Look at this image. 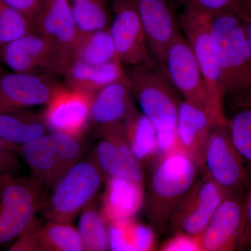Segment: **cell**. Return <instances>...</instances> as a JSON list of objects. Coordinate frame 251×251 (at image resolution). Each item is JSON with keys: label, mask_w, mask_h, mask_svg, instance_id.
Returning <instances> with one entry per match:
<instances>
[{"label": "cell", "mask_w": 251, "mask_h": 251, "mask_svg": "<svg viewBox=\"0 0 251 251\" xmlns=\"http://www.w3.org/2000/svg\"><path fill=\"white\" fill-rule=\"evenodd\" d=\"M228 110L227 125L231 139L251 180V98Z\"/></svg>", "instance_id": "83f0119b"}, {"label": "cell", "mask_w": 251, "mask_h": 251, "mask_svg": "<svg viewBox=\"0 0 251 251\" xmlns=\"http://www.w3.org/2000/svg\"><path fill=\"white\" fill-rule=\"evenodd\" d=\"M162 251H203L201 237L183 232H173L172 237L161 244Z\"/></svg>", "instance_id": "d6a6232c"}, {"label": "cell", "mask_w": 251, "mask_h": 251, "mask_svg": "<svg viewBox=\"0 0 251 251\" xmlns=\"http://www.w3.org/2000/svg\"><path fill=\"white\" fill-rule=\"evenodd\" d=\"M64 85L58 75L16 72L0 67V113L46 105Z\"/></svg>", "instance_id": "9c48e42d"}, {"label": "cell", "mask_w": 251, "mask_h": 251, "mask_svg": "<svg viewBox=\"0 0 251 251\" xmlns=\"http://www.w3.org/2000/svg\"><path fill=\"white\" fill-rule=\"evenodd\" d=\"M99 131L100 139L94 156L104 179L122 176L145 184L143 167L130 151L124 122L100 128Z\"/></svg>", "instance_id": "2e32d148"}, {"label": "cell", "mask_w": 251, "mask_h": 251, "mask_svg": "<svg viewBox=\"0 0 251 251\" xmlns=\"http://www.w3.org/2000/svg\"><path fill=\"white\" fill-rule=\"evenodd\" d=\"M36 31L50 42L67 67L80 32L68 0H42L34 20Z\"/></svg>", "instance_id": "ac0fdd59"}, {"label": "cell", "mask_w": 251, "mask_h": 251, "mask_svg": "<svg viewBox=\"0 0 251 251\" xmlns=\"http://www.w3.org/2000/svg\"><path fill=\"white\" fill-rule=\"evenodd\" d=\"M242 251H251V186L248 191L246 200V218Z\"/></svg>", "instance_id": "d590c367"}, {"label": "cell", "mask_w": 251, "mask_h": 251, "mask_svg": "<svg viewBox=\"0 0 251 251\" xmlns=\"http://www.w3.org/2000/svg\"><path fill=\"white\" fill-rule=\"evenodd\" d=\"M116 59H119L116 48L109 27L81 33L72 56V60L91 65H99Z\"/></svg>", "instance_id": "484cf974"}, {"label": "cell", "mask_w": 251, "mask_h": 251, "mask_svg": "<svg viewBox=\"0 0 251 251\" xmlns=\"http://www.w3.org/2000/svg\"><path fill=\"white\" fill-rule=\"evenodd\" d=\"M0 1L27 16L28 18H30L34 24V20L40 8L42 0H0Z\"/></svg>", "instance_id": "e575fe53"}, {"label": "cell", "mask_w": 251, "mask_h": 251, "mask_svg": "<svg viewBox=\"0 0 251 251\" xmlns=\"http://www.w3.org/2000/svg\"><path fill=\"white\" fill-rule=\"evenodd\" d=\"M105 181L100 210L108 224L135 218L145 204V184L122 176Z\"/></svg>", "instance_id": "d6986e66"}, {"label": "cell", "mask_w": 251, "mask_h": 251, "mask_svg": "<svg viewBox=\"0 0 251 251\" xmlns=\"http://www.w3.org/2000/svg\"><path fill=\"white\" fill-rule=\"evenodd\" d=\"M185 6L195 8L206 11L209 14H216L226 10H236L239 6V0H181Z\"/></svg>", "instance_id": "836d02e7"}, {"label": "cell", "mask_w": 251, "mask_h": 251, "mask_svg": "<svg viewBox=\"0 0 251 251\" xmlns=\"http://www.w3.org/2000/svg\"><path fill=\"white\" fill-rule=\"evenodd\" d=\"M201 171L227 195L247 193L251 180L242 156L234 147L228 125L211 128L203 151Z\"/></svg>", "instance_id": "ba28073f"}, {"label": "cell", "mask_w": 251, "mask_h": 251, "mask_svg": "<svg viewBox=\"0 0 251 251\" xmlns=\"http://www.w3.org/2000/svg\"><path fill=\"white\" fill-rule=\"evenodd\" d=\"M247 193L225 198L201 235L203 251H242Z\"/></svg>", "instance_id": "4fadbf2b"}, {"label": "cell", "mask_w": 251, "mask_h": 251, "mask_svg": "<svg viewBox=\"0 0 251 251\" xmlns=\"http://www.w3.org/2000/svg\"><path fill=\"white\" fill-rule=\"evenodd\" d=\"M163 69L184 100L209 113L207 92L202 73L181 31L167 50Z\"/></svg>", "instance_id": "5bb4252c"}, {"label": "cell", "mask_w": 251, "mask_h": 251, "mask_svg": "<svg viewBox=\"0 0 251 251\" xmlns=\"http://www.w3.org/2000/svg\"><path fill=\"white\" fill-rule=\"evenodd\" d=\"M237 9H240L247 14L251 15V0H239Z\"/></svg>", "instance_id": "74e56055"}, {"label": "cell", "mask_w": 251, "mask_h": 251, "mask_svg": "<svg viewBox=\"0 0 251 251\" xmlns=\"http://www.w3.org/2000/svg\"><path fill=\"white\" fill-rule=\"evenodd\" d=\"M151 163L144 206L150 225L158 233H165L202 171L192 157L177 148L157 156Z\"/></svg>", "instance_id": "6da1fadb"}, {"label": "cell", "mask_w": 251, "mask_h": 251, "mask_svg": "<svg viewBox=\"0 0 251 251\" xmlns=\"http://www.w3.org/2000/svg\"><path fill=\"white\" fill-rule=\"evenodd\" d=\"M37 251H82L83 244L78 230L72 224L47 221L36 222L29 228Z\"/></svg>", "instance_id": "d4e9b609"}, {"label": "cell", "mask_w": 251, "mask_h": 251, "mask_svg": "<svg viewBox=\"0 0 251 251\" xmlns=\"http://www.w3.org/2000/svg\"><path fill=\"white\" fill-rule=\"evenodd\" d=\"M156 232L152 226L138 222L135 218L128 220L126 242L128 251H150L156 249Z\"/></svg>", "instance_id": "4dcf8cb0"}, {"label": "cell", "mask_w": 251, "mask_h": 251, "mask_svg": "<svg viewBox=\"0 0 251 251\" xmlns=\"http://www.w3.org/2000/svg\"><path fill=\"white\" fill-rule=\"evenodd\" d=\"M49 133L41 113L30 109L0 113V138L18 153L23 146Z\"/></svg>", "instance_id": "603a6c76"}, {"label": "cell", "mask_w": 251, "mask_h": 251, "mask_svg": "<svg viewBox=\"0 0 251 251\" xmlns=\"http://www.w3.org/2000/svg\"><path fill=\"white\" fill-rule=\"evenodd\" d=\"M151 57L162 68L168 48L181 32L171 0H134Z\"/></svg>", "instance_id": "e0dca14e"}, {"label": "cell", "mask_w": 251, "mask_h": 251, "mask_svg": "<svg viewBox=\"0 0 251 251\" xmlns=\"http://www.w3.org/2000/svg\"><path fill=\"white\" fill-rule=\"evenodd\" d=\"M238 14L242 18L244 29H245L246 35H247L248 44L251 51V15L244 12L240 9H237Z\"/></svg>", "instance_id": "8d00e7d4"}, {"label": "cell", "mask_w": 251, "mask_h": 251, "mask_svg": "<svg viewBox=\"0 0 251 251\" xmlns=\"http://www.w3.org/2000/svg\"><path fill=\"white\" fill-rule=\"evenodd\" d=\"M211 14L185 6L179 23L181 32L192 50L204 83L208 97V112L214 125H227L225 94L221 69L213 43Z\"/></svg>", "instance_id": "277c9868"}, {"label": "cell", "mask_w": 251, "mask_h": 251, "mask_svg": "<svg viewBox=\"0 0 251 251\" xmlns=\"http://www.w3.org/2000/svg\"><path fill=\"white\" fill-rule=\"evenodd\" d=\"M18 152L0 138V184L20 176L22 165Z\"/></svg>", "instance_id": "1f68e13d"}, {"label": "cell", "mask_w": 251, "mask_h": 251, "mask_svg": "<svg viewBox=\"0 0 251 251\" xmlns=\"http://www.w3.org/2000/svg\"><path fill=\"white\" fill-rule=\"evenodd\" d=\"M126 138L133 156L141 166L152 163L158 156L156 128L135 107L124 122Z\"/></svg>", "instance_id": "cb8c5ba5"}, {"label": "cell", "mask_w": 251, "mask_h": 251, "mask_svg": "<svg viewBox=\"0 0 251 251\" xmlns=\"http://www.w3.org/2000/svg\"><path fill=\"white\" fill-rule=\"evenodd\" d=\"M129 79L103 87L93 94L91 122L98 129L125 122L134 108Z\"/></svg>", "instance_id": "44dd1931"}, {"label": "cell", "mask_w": 251, "mask_h": 251, "mask_svg": "<svg viewBox=\"0 0 251 251\" xmlns=\"http://www.w3.org/2000/svg\"><path fill=\"white\" fill-rule=\"evenodd\" d=\"M81 33L108 28L111 23L108 0H68Z\"/></svg>", "instance_id": "f1b7e54d"}, {"label": "cell", "mask_w": 251, "mask_h": 251, "mask_svg": "<svg viewBox=\"0 0 251 251\" xmlns=\"http://www.w3.org/2000/svg\"><path fill=\"white\" fill-rule=\"evenodd\" d=\"M46 189L31 175L0 184V246L10 247L35 224L47 197Z\"/></svg>", "instance_id": "8992f818"}, {"label": "cell", "mask_w": 251, "mask_h": 251, "mask_svg": "<svg viewBox=\"0 0 251 251\" xmlns=\"http://www.w3.org/2000/svg\"><path fill=\"white\" fill-rule=\"evenodd\" d=\"M210 28L226 110L251 98V51L242 18L236 10L211 14Z\"/></svg>", "instance_id": "7a4b0ae2"}, {"label": "cell", "mask_w": 251, "mask_h": 251, "mask_svg": "<svg viewBox=\"0 0 251 251\" xmlns=\"http://www.w3.org/2000/svg\"><path fill=\"white\" fill-rule=\"evenodd\" d=\"M0 62L10 71L63 76L67 65L58 52L38 31L0 49Z\"/></svg>", "instance_id": "30bf717a"}, {"label": "cell", "mask_w": 251, "mask_h": 251, "mask_svg": "<svg viewBox=\"0 0 251 251\" xmlns=\"http://www.w3.org/2000/svg\"><path fill=\"white\" fill-rule=\"evenodd\" d=\"M124 67L119 59L99 65L72 60L63 77L68 87L94 94L115 82L128 80V74Z\"/></svg>", "instance_id": "7402d4cb"}, {"label": "cell", "mask_w": 251, "mask_h": 251, "mask_svg": "<svg viewBox=\"0 0 251 251\" xmlns=\"http://www.w3.org/2000/svg\"><path fill=\"white\" fill-rule=\"evenodd\" d=\"M103 173L94 155L81 159L54 185L40 211L46 221L72 224L94 200Z\"/></svg>", "instance_id": "5b68a950"}, {"label": "cell", "mask_w": 251, "mask_h": 251, "mask_svg": "<svg viewBox=\"0 0 251 251\" xmlns=\"http://www.w3.org/2000/svg\"><path fill=\"white\" fill-rule=\"evenodd\" d=\"M77 229L84 251L109 250L108 224L94 200L81 211Z\"/></svg>", "instance_id": "4316f807"}, {"label": "cell", "mask_w": 251, "mask_h": 251, "mask_svg": "<svg viewBox=\"0 0 251 251\" xmlns=\"http://www.w3.org/2000/svg\"><path fill=\"white\" fill-rule=\"evenodd\" d=\"M112 6L109 30L120 62L130 68L153 60L134 0H112Z\"/></svg>", "instance_id": "8fae6325"}, {"label": "cell", "mask_w": 251, "mask_h": 251, "mask_svg": "<svg viewBox=\"0 0 251 251\" xmlns=\"http://www.w3.org/2000/svg\"><path fill=\"white\" fill-rule=\"evenodd\" d=\"M92 97L63 86L41 112L49 132L82 137L91 122Z\"/></svg>", "instance_id": "9a60e30c"}, {"label": "cell", "mask_w": 251, "mask_h": 251, "mask_svg": "<svg viewBox=\"0 0 251 251\" xmlns=\"http://www.w3.org/2000/svg\"><path fill=\"white\" fill-rule=\"evenodd\" d=\"M214 126L205 110L184 99L180 100L176 122V148L192 157L200 168L206 140Z\"/></svg>", "instance_id": "ffe728a7"}, {"label": "cell", "mask_w": 251, "mask_h": 251, "mask_svg": "<svg viewBox=\"0 0 251 251\" xmlns=\"http://www.w3.org/2000/svg\"><path fill=\"white\" fill-rule=\"evenodd\" d=\"M35 30L30 18L0 1V49Z\"/></svg>", "instance_id": "f546056e"}, {"label": "cell", "mask_w": 251, "mask_h": 251, "mask_svg": "<svg viewBox=\"0 0 251 251\" xmlns=\"http://www.w3.org/2000/svg\"><path fill=\"white\" fill-rule=\"evenodd\" d=\"M82 137L49 132L20 150L31 175L43 186L52 188L74 165L82 159Z\"/></svg>", "instance_id": "52a82bcc"}, {"label": "cell", "mask_w": 251, "mask_h": 251, "mask_svg": "<svg viewBox=\"0 0 251 251\" xmlns=\"http://www.w3.org/2000/svg\"><path fill=\"white\" fill-rule=\"evenodd\" d=\"M127 74L140 112L156 128L158 156L175 150L181 100L164 69L152 60L130 67Z\"/></svg>", "instance_id": "3957f363"}, {"label": "cell", "mask_w": 251, "mask_h": 251, "mask_svg": "<svg viewBox=\"0 0 251 251\" xmlns=\"http://www.w3.org/2000/svg\"><path fill=\"white\" fill-rule=\"evenodd\" d=\"M227 196L222 188L202 173L192 191L172 218L167 232L179 231L201 237Z\"/></svg>", "instance_id": "7c38bea8"}]
</instances>
